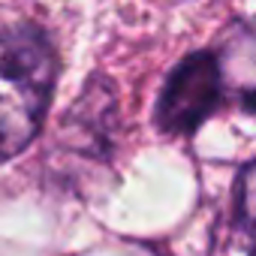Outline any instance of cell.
<instances>
[{
  "mask_svg": "<svg viewBox=\"0 0 256 256\" xmlns=\"http://www.w3.org/2000/svg\"><path fill=\"white\" fill-rule=\"evenodd\" d=\"M54 84V52L30 24H0V160L36 136Z\"/></svg>",
  "mask_w": 256,
  "mask_h": 256,
  "instance_id": "obj_1",
  "label": "cell"
},
{
  "mask_svg": "<svg viewBox=\"0 0 256 256\" xmlns=\"http://www.w3.org/2000/svg\"><path fill=\"white\" fill-rule=\"evenodd\" d=\"M226 88H223V72L217 64V54L202 52L184 58L157 102V124L166 133H190L196 126L217 112L223 102Z\"/></svg>",
  "mask_w": 256,
  "mask_h": 256,
  "instance_id": "obj_2",
  "label": "cell"
},
{
  "mask_svg": "<svg viewBox=\"0 0 256 256\" xmlns=\"http://www.w3.org/2000/svg\"><path fill=\"white\" fill-rule=\"evenodd\" d=\"M214 54L223 72L226 96L256 112V24H235L223 40V48Z\"/></svg>",
  "mask_w": 256,
  "mask_h": 256,
  "instance_id": "obj_3",
  "label": "cell"
},
{
  "mask_svg": "<svg viewBox=\"0 0 256 256\" xmlns=\"http://www.w3.org/2000/svg\"><path fill=\"white\" fill-rule=\"evenodd\" d=\"M253 256H256V250H253Z\"/></svg>",
  "mask_w": 256,
  "mask_h": 256,
  "instance_id": "obj_4",
  "label": "cell"
}]
</instances>
